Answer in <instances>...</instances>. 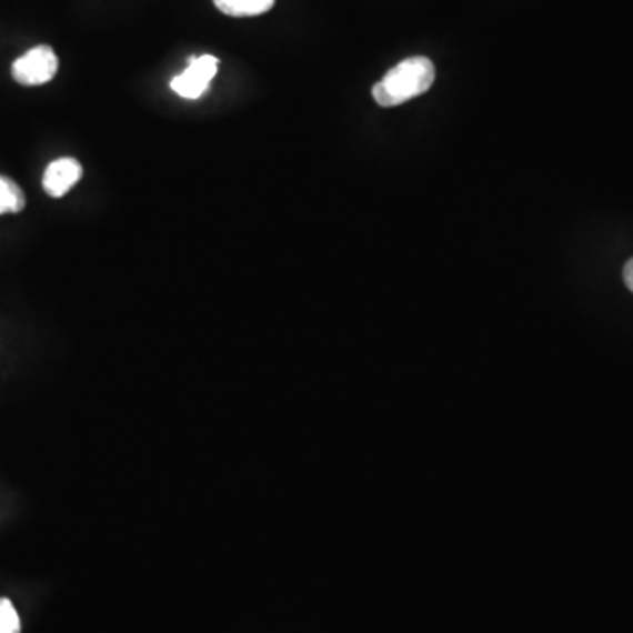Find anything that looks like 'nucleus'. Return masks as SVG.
<instances>
[{
  "instance_id": "1",
  "label": "nucleus",
  "mask_w": 633,
  "mask_h": 633,
  "mask_svg": "<svg viewBox=\"0 0 633 633\" xmlns=\"http://www.w3.org/2000/svg\"><path fill=\"white\" fill-rule=\"evenodd\" d=\"M435 81V66L426 57H412L394 66L373 87V99L384 108L403 104L428 92Z\"/></svg>"
},
{
  "instance_id": "2",
  "label": "nucleus",
  "mask_w": 633,
  "mask_h": 633,
  "mask_svg": "<svg viewBox=\"0 0 633 633\" xmlns=\"http://www.w3.org/2000/svg\"><path fill=\"white\" fill-rule=\"evenodd\" d=\"M59 71V59H57L53 48L41 44L27 51L26 56L14 60L11 74L17 83L26 87H38L48 83L56 78Z\"/></svg>"
},
{
  "instance_id": "3",
  "label": "nucleus",
  "mask_w": 633,
  "mask_h": 633,
  "mask_svg": "<svg viewBox=\"0 0 633 633\" xmlns=\"http://www.w3.org/2000/svg\"><path fill=\"white\" fill-rule=\"evenodd\" d=\"M217 71H219V59L217 57H192L189 68L171 81V89L180 98L194 101V99L201 98L207 92L211 80L215 78Z\"/></svg>"
},
{
  "instance_id": "4",
  "label": "nucleus",
  "mask_w": 633,
  "mask_h": 633,
  "mask_svg": "<svg viewBox=\"0 0 633 633\" xmlns=\"http://www.w3.org/2000/svg\"><path fill=\"white\" fill-rule=\"evenodd\" d=\"M83 177V168L72 157H62L51 162L42 177V189L50 198H62Z\"/></svg>"
},
{
  "instance_id": "5",
  "label": "nucleus",
  "mask_w": 633,
  "mask_h": 633,
  "mask_svg": "<svg viewBox=\"0 0 633 633\" xmlns=\"http://www.w3.org/2000/svg\"><path fill=\"white\" fill-rule=\"evenodd\" d=\"M220 13L234 18L259 17L270 11L274 0H213Z\"/></svg>"
},
{
  "instance_id": "6",
  "label": "nucleus",
  "mask_w": 633,
  "mask_h": 633,
  "mask_svg": "<svg viewBox=\"0 0 633 633\" xmlns=\"http://www.w3.org/2000/svg\"><path fill=\"white\" fill-rule=\"evenodd\" d=\"M26 194L11 178L0 177V215L20 213L26 208Z\"/></svg>"
},
{
  "instance_id": "7",
  "label": "nucleus",
  "mask_w": 633,
  "mask_h": 633,
  "mask_svg": "<svg viewBox=\"0 0 633 633\" xmlns=\"http://www.w3.org/2000/svg\"><path fill=\"white\" fill-rule=\"evenodd\" d=\"M20 616L11 600L0 599V633H20Z\"/></svg>"
},
{
  "instance_id": "8",
  "label": "nucleus",
  "mask_w": 633,
  "mask_h": 633,
  "mask_svg": "<svg viewBox=\"0 0 633 633\" xmlns=\"http://www.w3.org/2000/svg\"><path fill=\"white\" fill-rule=\"evenodd\" d=\"M623 280H625L626 288L633 292V259L626 262L625 270H623Z\"/></svg>"
}]
</instances>
